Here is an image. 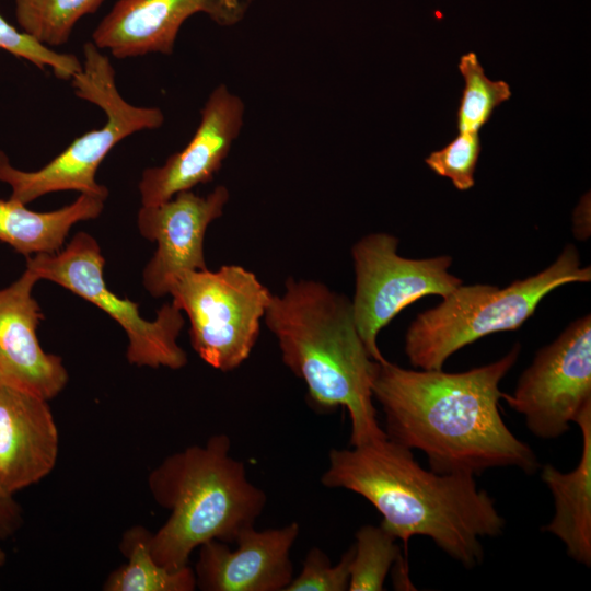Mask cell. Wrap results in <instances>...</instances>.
I'll return each instance as SVG.
<instances>
[{"mask_svg":"<svg viewBox=\"0 0 591 591\" xmlns=\"http://www.w3.org/2000/svg\"><path fill=\"white\" fill-rule=\"evenodd\" d=\"M520 351L517 343L500 359L463 372L376 361L372 395L383 409L386 437L421 451L437 473L474 476L510 466L535 473V453L510 431L499 409V384Z\"/></svg>","mask_w":591,"mask_h":591,"instance_id":"1","label":"cell"},{"mask_svg":"<svg viewBox=\"0 0 591 591\" xmlns=\"http://www.w3.org/2000/svg\"><path fill=\"white\" fill-rule=\"evenodd\" d=\"M321 483L363 497L381 513L380 525L405 545L427 536L467 569L483 561L482 538L499 536L506 525L473 475L426 470L387 437L332 449Z\"/></svg>","mask_w":591,"mask_h":591,"instance_id":"2","label":"cell"},{"mask_svg":"<svg viewBox=\"0 0 591 591\" xmlns=\"http://www.w3.org/2000/svg\"><path fill=\"white\" fill-rule=\"evenodd\" d=\"M264 322L283 363L305 383L312 406L347 409L350 445L386 437L373 405L376 361L358 333L350 299L323 282L289 277L283 292L271 296Z\"/></svg>","mask_w":591,"mask_h":591,"instance_id":"3","label":"cell"},{"mask_svg":"<svg viewBox=\"0 0 591 591\" xmlns=\"http://www.w3.org/2000/svg\"><path fill=\"white\" fill-rule=\"evenodd\" d=\"M230 448L227 434H215L166 456L149 474L153 500L170 511L150 545L160 565L178 569L209 541L234 543L262 514L267 496L248 480Z\"/></svg>","mask_w":591,"mask_h":591,"instance_id":"4","label":"cell"},{"mask_svg":"<svg viewBox=\"0 0 591 591\" xmlns=\"http://www.w3.org/2000/svg\"><path fill=\"white\" fill-rule=\"evenodd\" d=\"M590 280L591 267L582 266L578 248L567 244L548 267L503 288L462 283L437 306L415 317L405 334V354L417 369H442L464 346L519 328L551 291Z\"/></svg>","mask_w":591,"mask_h":591,"instance_id":"5","label":"cell"},{"mask_svg":"<svg viewBox=\"0 0 591 591\" xmlns=\"http://www.w3.org/2000/svg\"><path fill=\"white\" fill-rule=\"evenodd\" d=\"M74 94L103 109L104 126L76 138L65 151L36 171L13 166L0 150V182L11 188L10 198L24 205L50 193L77 190L108 197V189L95 179L104 158L123 139L157 129L164 123L158 107L135 106L119 93L115 70L106 55L92 42L83 46L81 70L71 78Z\"/></svg>","mask_w":591,"mask_h":591,"instance_id":"6","label":"cell"},{"mask_svg":"<svg viewBox=\"0 0 591 591\" xmlns=\"http://www.w3.org/2000/svg\"><path fill=\"white\" fill-rule=\"evenodd\" d=\"M170 294L189 320L195 352L222 372L250 357L273 296L253 271L239 265L186 271Z\"/></svg>","mask_w":591,"mask_h":591,"instance_id":"7","label":"cell"},{"mask_svg":"<svg viewBox=\"0 0 591 591\" xmlns=\"http://www.w3.org/2000/svg\"><path fill=\"white\" fill-rule=\"evenodd\" d=\"M105 259L97 241L78 232L59 252L26 258V269L39 280L53 281L85 299L108 314L125 331L130 364L178 370L187 364V355L177 344L185 325L184 315L173 302L164 303L153 321L144 320L139 304L119 298L106 286Z\"/></svg>","mask_w":591,"mask_h":591,"instance_id":"8","label":"cell"},{"mask_svg":"<svg viewBox=\"0 0 591 591\" xmlns=\"http://www.w3.org/2000/svg\"><path fill=\"white\" fill-rule=\"evenodd\" d=\"M390 233L363 235L351 247L355 294L351 300L358 333L371 358L382 362L379 333L406 306L427 296L442 298L463 283L449 271L453 258H406Z\"/></svg>","mask_w":591,"mask_h":591,"instance_id":"9","label":"cell"},{"mask_svg":"<svg viewBox=\"0 0 591 591\" xmlns=\"http://www.w3.org/2000/svg\"><path fill=\"white\" fill-rule=\"evenodd\" d=\"M502 399L521 414L541 439H556L570 429L591 403V315L571 322L535 354L514 391Z\"/></svg>","mask_w":591,"mask_h":591,"instance_id":"10","label":"cell"},{"mask_svg":"<svg viewBox=\"0 0 591 591\" xmlns=\"http://www.w3.org/2000/svg\"><path fill=\"white\" fill-rule=\"evenodd\" d=\"M230 193L223 185L206 196L184 190L158 205L141 206L140 234L157 243L142 271V285L153 297L170 294L176 279L190 270L206 269L204 240L209 224L223 213Z\"/></svg>","mask_w":591,"mask_h":591,"instance_id":"11","label":"cell"},{"mask_svg":"<svg viewBox=\"0 0 591 591\" xmlns=\"http://www.w3.org/2000/svg\"><path fill=\"white\" fill-rule=\"evenodd\" d=\"M244 103L225 84L218 85L200 112L190 141L161 166L146 169L139 182L142 206L171 199L212 179L228 157L244 123Z\"/></svg>","mask_w":591,"mask_h":591,"instance_id":"12","label":"cell"},{"mask_svg":"<svg viewBox=\"0 0 591 591\" xmlns=\"http://www.w3.org/2000/svg\"><path fill=\"white\" fill-rule=\"evenodd\" d=\"M246 0H118L92 34V43L118 59L151 53L172 54L178 31L202 12L215 22H237Z\"/></svg>","mask_w":591,"mask_h":591,"instance_id":"13","label":"cell"},{"mask_svg":"<svg viewBox=\"0 0 591 591\" xmlns=\"http://www.w3.org/2000/svg\"><path fill=\"white\" fill-rule=\"evenodd\" d=\"M37 281L25 268L0 288V384L49 401L65 389L69 375L62 359L46 352L37 338L44 318L33 297Z\"/></svg>","mask_w":591,"mask_h":591,"instance_id":"14","label":"cell"},{"mask_svg":"<svg viewBox=\"0 0 591 591\" xmlns=\"http://www.w3.org/2000/svg\"><path fill=\"white\" fill-rule=\"evenodd\" d=\"M298 522L281 528L243 531L236 548L217 540L199 546L196 586L204 591H285L293 578L290 551Z\"/></svg>","mask_w":591,"mask_h":591,"instance_id":"15","label":"cell"},{"mask_svg":"<svg viewBox=\"0 0 591 591\" xmlns=\"http://www.w3.org/2000/svg\"><path fill=\"white\" fill-rule=\"evenodd\" d=\"M59 434L48 401L0 384V486L10 495L55 467Z\"/></svg>","mask_w":591,"mask_h":591,"instance_id":"16","label":"cell"},{"mask_svg":"<svg viewBox=\"0 0 591 591\" xmlns=\"http://www.w3.org/2000/svg\"><path fill=\"white\" fill-rule=\"evenodd\" d=\"M582 434V452L578 465L560 472L546 464L541 478L549 488L555 503L553 519L542 528L558 537L567 554L584 566L591 564V403L575 421Z\"/></svg>","mask_w":591,"mask_h":591,"instance_id":"17","label":"cell"},{"mask_svg":"<svg viewBox=\"0 0 591 591\" xmlns=\"http://www.w3.org/2000/svg\"><path fill=\"white\" fill-rule=\"evenodd\" d=\"M106 198L80 194L72 204L48 212L33 211L13 198L0 199V241L26 258L57 253L77 222L102 213Z\"/></svg>","mask_w":591,"mask_h":591,"instance_id":"18","label":"cell"},{"mask_svg":"<svg viewBox=\"0 0 591 591\" xmlns=\"http://www.w3.org/2000/svg\"><path fill=\"white\" fill-rule=\"evenodd\" d=\"M152 534L142 525H134L123 534L119 549L127 563L109 573L103 590L193 591L197 588L195 571L188 565L169 569L153 558Z\"/></svg>","mask_w":591,"mask_h":591,"instance_id":"19","label":"cell"},{"mask_svg":"<svg viewBox=\"0 0 591 591\" xmlns=\"http://www.w3.org/2000/svg\"><path fill=\"white\" fill-rule=\"evenodd\" d=\"M21 31L55 47L69 40L78 21L94 13L104 0H14Z\"/></svg>","mask_w":591,"mask_h":591,"instance_id":"20","label":"cell"},{"mask_svg":"<svg viewBox=\"0 0 591 591\" xmlns=\"http://www.w3.org/2000/svg\"><path fill=\"white\" fill-rule=\"evenodd\" d=\"M349 591H382L392 566L401 559L397 538L381 525L364 524L355 534Z\"/></svg>","mask_w":591,"mask_h":591,"instance_id":"21","label":"cell"},{"mask_svg":"<svg viewBox=\"0 0 591 591\" xmlns=\"http://www.w3.org/2000/svg\"><path fill=\"white\" fill-rule=\"evenodd\" d=\"M459 70L464 79V89L456 113L459 131H479L490 119L494 111L511 97L510 85L503 80L489 79L477 55H463Z\"/></svg>","mask_w":591,"mask_h":591,"instance_id":"22","label":"cell"},{"mask_svg":"<svg viewBox=\"0 0 591 591\" xmlns=\"http://www.w3.org/2000/svg\"><path fill=\"white\" fill-rule=\"evenodd\" d=\"M477 131H459V135L440 150L432 151L425 162L436 174L449 178L459 190L475 185V169L480 153Z\"/></svg>","mask_w":591,"mask_h":591,"instance_id":"23","label":"cell"},{"mask_svg":"<svg viewBox=\"0 0 591 591\" xmlns=\"http://www.w3.org/2000/svg\"><path fill=\"white\" fill-rule=\"evenodd\" d=\"M0 49L22 58L44 70L49 67L54 74L70 80L81 70V61L71 54H62L45 46L31 35L15 28L0 15Z\"/></svg>","mask_w":591,"mask_h":591,"instance_id":"24","label":"cell"},{"mask_svg":"<svg viewBox=\"0 0 591 591\" xmlns=\"http://www.w3.org/2000/svg\"><path fill=\"white\" fill-rule=\"evenodd\" d=\"M354 548L350 546L336 565L327 555L312 547L303 563L300 573L293 577L285 591H345L350 579V564Z\"/></svg>","mask_w":591,"mask_h":591,"instance_id":"25","label":"cell"},{"mask_svg":"<svg viewBox=\"0 0 591 591\" xmlns=\"http://www.w3.org/2000/svg\"><path fill=\"white\" fill-rule=\"evenodd\" d=\"M22 509L14 496L0 486V538L15 534L22 525Z\"/></svg>","mask_w":591,"mask_h":591,"instance_id":"26","label":"cell"},{"mask_svg":"<svg viewBox=\"0 0 591 591\" xmlns=\"http://www.w3.org/2000/svg\"><path fill=\"white\" fill-rule=\"evenodd\" d=\"M572 231L577 240L586 241L591 234L590 198L583 197L577 206L572 218Z\"/></svg>","mask_w":591,"mask_h":591,"instance_id":"27","label":"cell"},{"mask_svg":"<svg viewBox=\"0 0 591 591\" xmlns=\"http://www.w3.org/2000/svg\"><path fill=\"white\" fill-rule=\"evenodd\" d=\"M7 560V554L4 549L0 546V568L4 565Z\"/></svg>","mask_w":591,"mask_h":591,"instance_id":"28","label":"cell"}]
</instances>
